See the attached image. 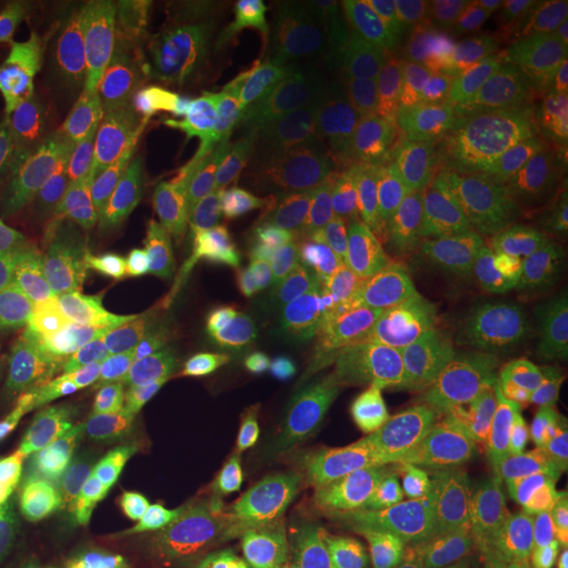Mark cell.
<instances>
[{
	"instance_id": "obj_1",
	"label": "cell",
	"mask_w": 568,
	"mask_h": 568,
	"mask_svg": "<svg viewBox=\"0 0 568 568\" xmlns=\"http://www.w3.org/2000/svg\"><path fill=\"white\" fill-rule=\"evenodd\" d=\"M424 72L419 44L349 51L304 72L284 95L295 159L335 171H365L400 138Z\"/></svg>"
},
{
	"instance_id": "obj_2",
	"label": "cell",
	"mask_w": 568,
	"mask_h": 568,
	"mask_svg": "<svg viewBox=\"0 0 568 568\" xmlns=\"http://www.w3.org/2000/svg\"><path fill=\"white\" fill-rule=\"evenodd\" d=\"M148 293L116 262L98 267L77 297L21 347L20 365L4 396V432L37 426L63 405L121 326L140 316Z\"/></svg>"
},
{
	"instance_id": "obj_3",
	"label": "cell",
	"mask_w": 568,
	"mask_h": 568,
	"mask_svg": "<svg viewBox=\"0 0 568 568\" xmlns=\"http://www.w3.org/2000/svg\"><path fill=\"white\" fill-rule=\"evenodd\" d=\"M232 16L222 0H185L161 16L173 154L164 180H194L232 91Z\"/></svg>"
},
{
	"instance_id": "obj_4",
	"label": "cell",
	"mask_w": 568,
	"mask_h": 568,
	"mask_svg": "<svg viewBox=\"0 0 568 568\" xmlns=\"http://www.w3.org/2000/svg\"><path fill=\"white\" fill-rule=\"evenodd\" d=\"M93 504L87 541L98 568H166L175 549L178 497L161 455L138 438L89 464Z\"/></svg>"
},
{
	"instance_id": "obj_5",
	"label": "cell",
	"mask_w": 568,
	"mask_h": 568,
	"mask_svg": "<svg viewBox=\"0 0 568 568\" xmlns=\"http://www.w3.org/2000/svg\"><path fill=\"white\" fill-rule=\"evenodd\" d=\"M89 95L79 70L63 63L47 84L23 82L13 119L0 129V185L9 201L11 234L68 183V159L87 129Z\"/></svg>"
},
{
	"instance_id": "obj_6",
	"label": "cell",
	"mask_w": 568,
	"mask_h": 568,
	"mask_svg": "<svg viewBox=\"0 0 568 568\" xmlns=\"http://www.w3.org/2000/svg\"><path fill=\"white\" fill-rule=\"evenodd\" d=\"M293 159L283 91L232 82L224 119L194 175L209 225L262 209L270 185Z\"/></svg>"
},
{
	"instance_id": "obj_7",
	"label": "cell",
	"mask_w": 568,
	"mask_h": 568,
	"mask_svg": "<svg viewBox=\"0 0 568 568\" xmlns=\"http://www.w3.org/2000/svg\"><path fill=\"white\" fill-rule=\"evenodd\" d=\"M297 243L270 222L264 206L209 225L192 265L183 347L192 354L248 305L272 295Z\"/></svg>"
},
{
	"instance_id": "obj_8",
	"label": "cell",
	"mask_w": 568,
	"mask_h": 568,
	"mask_svg": "<svg viewBox=\"0 0 568 568\" xmlns=\"http://www.w3.org/2000/svg\"><path fill=\"white\" fill-rule=\"evenodd\" d=\"M103 131L126 171L152 180L173 154V119L164 68L161 18L145 20L121 42L102 98Z\"/></svg>"
},
{
	"instance_id": "obj_9",
	"label": "cell",
	"mask_w": 568,
	"mask_h": 568,
	"mask_svg": "<svg viewBox=\"0 0 568 568\" xmlns=\"http://www.w3.org/2000/svg\"><path fill=\"white\" fill-rule=\"evenodd\" d=\"M16 236L26 288L20 347H26L98 272L93 270L95 224L81 196L68 185Z\"/></svg>"
},
{
	"instance_id": "obj_10",
	"label": "cell",
	"mask_w": 568,
	"mask_h": 568,
	"mask_svg": "<svg viewBox=\"0 0 568 568\" xmlns=\"http://www.w3.org/2000/svg\"><path fill=\"white\" fill-rule=\"evenodd\" d=\"M286 368L283 318L270 314L257 326L232 377L199 426L196 445L201 457L232 455L264 427L283 400Z\"/></svg>"
},
{
	"instance_id": "obj_11",
	"label": "cell",
	"mask_w": 568,
	"mask_h": 568,
	"mask_svg": "<svg viewBox=\"0 0 568 568\" xmlns=\"http://www.w3.org/2000/svg\"><path fill=\"white\" fill-rule=\"evenodd\" d=\"M405 518L471 537L480 532V508L453 453L429 450L387 474L384 509L361 537L349 568H368L387 532Z\"/></svg>"
},
{
	"instance_id": "obj_12",
	"label": "cell",
	"mask_w": 568,
	"mask_h": 568,
	"mask_svg": "<svg viewBox=\"0 0 568 568\" xmlns=\"http://www.w3.org/2000/svg\"><path fill=\"white\" fill-rule=\"evenodd\" d=\"M305 408L318 447L342 474L363 478L377 448L375 366L352 354L318 366L305 389Z\"/></svg>"
},
{
	"instance_id": "obj_13",
	"label": "cell",
	"mask_w": 568,
	"mask_h": 568,
	"mask_svg": "<svg viewBox=\"0 0 568 568\" xmlns=\"http://www.w3.org/2000/svg\"><path fill=\"white\" fill-rule=\"evenodd\" d=\"M436 199L438 185L408 183L400 194L382 201L366 239L328 241L331 251L365 262L375 278L389 274L400 278L398 297L379 325H394L410 316L406 304L426 265Z\"/></svg>"
},
{
	"instance_id": "obj_14",
	"label": "cell",
	"mask_w": 568,
	"mask_h": 568,
	"mask_svg": "<svg viewBox=\"0 0 568 568\" xmlns=\"http://www.w3.org/2000/svg\"><path fill=\"white\" fill-rule=\"evenodd\" d=\"M190 352L180 345L171 356L142 366L114 408L93 457L112 453L126 438H138L169 462H178L194 447L196 426L183 398V366Z\"/></svg>"
},
{
	"instance_id": "obj_15",
	"label": "cell",
	"mask_w": 568,
	"mask_h": 568,
	"mask_svg": "<svg viewBox=\"0 0 568 568\" xmlns=\"http://www.w3.org/2000/svg\"><path fill=\"white\" fill-rule=\"evenodd\" d=\"M459 291L457 278L440 284L410 316L394 325L377 323L354 345L352 352L375 363L377 434L387 413L429 382L434 342Z\"/></svg>"
},
{
	"instance_id": "obj_16",
	"label": "cell",
	"mask_w": 568,
	"mask_h": 568,
	"mask_svg": "<svg viewBox=\"0 0 568 568\" xmlns=\"http://www.w3.org/2000/svg\"><path fill=\"white\" fill-rule=\"evenodd\" d=\"M497 145L499 142L483 145L467 161L453 169L447 180L438 185V199L432 217V244L426 265L408 297V314L424 304L440 284L459 278L469 251L478 246L485 230L478 192Z\"/></svg>"
},
{
	"instance_id": "obj_17",
	"label": "cell",
	"mask_w": 568,
	"mask_h": 568,
	"mask_svg": "<svg viewBox=\"0 0 568 568\" xmlns=\"http://www.w3.org/2000/svg\"><path fill=\"white\" fill-rule=\"evenodd\" d=\"M209 222L194 180H164L142 224L114 260L148 291L196 257Z\"/></svg>"
},
{
	"instance_id": "obj_18",
	"label": "cell",
	"mask_w": 568,
	"mask_h": 568,
	"mask_svg": "<svg viewBox=\"0 0 568 568\" xmlns=\"http://www.w3.org/2000/svg\"><path fill=\"white\" fill-rule=\"evenodd\" d=\"M304 2L244 0L232 16V82L281 93L293 68Z\"/></svg>"
},
{
	"instance_id": "obj_19",
	"label": "cell",
	"mask_w": 568,
	"mask_h": 568,
	"mask_svg": "<svg viewBox=\"0 0 568 568\" xmlns=\"http://www.w3.org/2000/svg\"><path fill=\"white\" fill-rule=\"evenodd\" d=\"M384 199L365 194L316 171L284 173L270 185L265 215L284 236L302 239L316 224L344 225L349 232H368Z\"/></svg>"
},
{
	"instance_id": "obj_20",
	"label": "cell",
	"mask_w": 568,
	"mask_h": 568,
	"mask_svg": "<svg viewBox=\"0 0 568 568\" xmlns=\"http://www.w3.org/2000/svg\"><path fill=\"white\" fill-rule=\"evenodd\" d=\"M288 490L300 525V546L325 558H339L352 532L342 471L307 438L295 448Z\"/></svg>"
},
{
	"instance_id": "obj_21",
	"label": "cell",
	"mask_w": 568,
	"mask_h": 568,
	"mask_svg": "<svg viewBox=\"0 0 568 568\" xmlns=\"http://www.w3.org/2000/svg\"><path fill=\"white\" fill-rule=\"evenodd\" d=\"M568 156V129L539 121L511 126L499 140L478 192L483 222L525 199Z\"/></svg>"
},
{
	"instance_id": "obj_22",
	"label": "cell",
	"mask_w": 568,
	"mask_h": 568,
	"mask_svg": "<svg viewBox=\"0 0 568 568\" xmlns=\"http://www.w3.org/2000/svg\"><path fill=\"white\" fill-rule=\"evenodd\" d=\"M568 234V156L525 199L501 209L483 230L478 246L497 267Z\"/></svg>"
},
{
	"instance_id": "obj_23",
	"label": "cell",
	"mask_w": 568,
	"mask_h": 568,
	"mask_svg": "<svg viewBox=\"0 0 568 568\" xmlns=\"http://www.w3.org/2000/svg\"><path fill=\"white\" fill-rule=\"evenodd\" d=\"M535 16L525 0H478L469 16V41L448 58L432 84L434 98H445L490 55H509L537 68V47L530 37Z\"/></svg>"
},
{
	"instance_id": "obj_24",
	"label": "cell",
	"mask_w": 568,
	"mask_h": 568,
	"mask_svg": "<svg viewBox=\"0 0 568 568\" xmlns=\"http://www.w3.org/2000/svg\"><path fill=\"white\" fill-rule=\"evenodd\" d=\"M508 274L504 307L509 342L568 312V234L501 265Z\"/></svg>"
},
{
	"instance_id": "obj_25",
	"label": "cell",
	"mask_w": 568,
	"mask_h": 568,
	"mask_svg": "<svg viewBox=\"0 0 568 568\" xmlns=\"http://www.w3.org/2000/svg\"><path fill=\"white\" fill-rule=\"evenodd\" d=\"M506 300L508 274L501 267L459 291L436 335L429 379L447 382L455 371L474 363L476 354L504 316Z\"/></svg>"
},
{
	"instance_id": "obj_26",
	"label": "cell",
	"mask_w": 568,
	"mask_h": 568,
	"mask_svg": "<svg viewBox=\"0 0 568 568\" xmlns=\"http://www.w3.org/2000/svg\"><path fill=\"white\" fill-rule=\"evenodd\" d=\"M138 318L121 326L112 344L102 356L87 368L79 384L70 392L63 405L68 406V424L79 438H98L108 426L114 408L133 384L140 365L133 347Z\"/></svg>"
},
{
	"instance_id": "obj_27",
	"label": "cell",
	"mask_w": 568,
	"mask_h": 568,
	"mask_svg": "<svg viewBox=\"0 0 568 568\" xmlns=\"http://www.w3.org/2000/svg\"><path fill=\"white\" fill-rule=\"evenodd\" d=\"M551 406V396H518L493 379L480 375H462L443 382L440 415L448 434L466 440L509 419L544 417Z\"/></svg>"
},
{
	"instance_id": "obj_28",
	"label": "cell",
	"mask_w": 568,
	"mask_h": 568,
	"mask_svg": "<svg viewBox=\"0 0 568 568\" xmlns=\"http://www.w3.org/2000/svg\"><path fill=\"white\" fill-rule=\"evenodd\" d=\"M270 302L272 295L260 297L236 321L209 337L187 356L183 366V398L196 432L211 406L215 405L217 396L222 394L227 379L232 377L239 361L243 358L244 349L253 339L257 326L262 325Z\"/></svg>"
},
{
	"instance_id": "obj_29",
	"label": "cell",
	"mask_w": 568,
	"mask_h": 568,
	"mask_svg": "<svg viewBox=\"0 0 568 568\" xmlns=\"http://www.w3.org/2000/svg\"><path fill=\"white\" fill-rule=\"evenodd\" d=\"M440 389L443 382L429 379L387 413L375 448L379 453V471L384 478L392 469L427 455L440 438L445 427L440 415Z\"/></svg>"
},
{
	"instance_id": "obj_30",
	"label": "cell",
	"mask_w": 568,
	"mask_h": 568,
	"mask_svg": "<svg viewBox=\"0 0 568 568\" xmlns=\"http://www.w3.org/2000/svg\"><path fill=\"white\" fill-rule=\"evenodd\" d=\"M194 260L196 257H190L166 281L148 293L133 333L140 368L163 361L182 345Z\"/></svg>"
},
{
	"instance_id": "obj_31",
	"label": "cell",
	"mask_w": 568,
	"mask_h": 568,
	"mask_svg": "<svg viewBox=\"0 0 568 568\" xmlns=\"http://www.w3.org/2000/svg\"><path fill=\"white\" fill-rule=\"evenodd\" d=\"M26 565L30 568H98L87 541V511L63 490L34 528Z\"/></svg>"
},
{
	"instance_id": "obj_32",
	"label": "cell",
	"mask_w": 568,
	"mask_h": 568,
	"mask_svg": "<svg viewBox=\"0 0 568 568\" xmlns=\"http://www.w3.org/2000/svg\"><path fill=\"white\" fill-rule=\"evenodd\" d=\"M509 363L518 379L548 386L549 396L568 392V312L509 342Z\"/></svg>"
},
{
	"instance_id": "obj_33",
	"label": "cell",
	"mask_w": 568,
	"mask_h": 568,
	"mask_svg": "<svg viewBox=\"0 0 568 568\" xmlns=\"http://www.w3.org/2000/svg\"><path fill=\"white\" fill-rule=\"evenodd\" d=\"M58 9L44 2H26L0 23V87L20 84L37 51L58 28Z\"/></svg>"
},
{
	"instance_id": "obj_34",
	"label": "cell",
	"mask_w": 568,
	"mask_h": 568,
	"mask_svg": "<svg viewBox=\"0 0 568 568\" xmlns=\"http://www.w3.org/2000/svg\"><path fill=\"white\" fill-rule=\"evenodd\" d=\"M178 539H187L230 560H243L251 551V518L239 509L206 508L190 511L178 501L171 511Z\"/></svg>"
},
{
	"instance_id": "obj_35",
	"label": "cell",
	"mask_w": 568,
	"mask_h": 568,
	"mask_svg": "<svg viewBox=\"0 0 568 568\" xmlns=\"http://www.w3.org/2000/svg\"><path fill=\"white\" fill-rule=\"evenodd\" d=\"M26 316V288L21 276L20 244L11 234L0 244V365L21 345Z\"/></svg>"
},
{
	"instance_id": "obj_36",
	"label": "cell",
	"mask_w": 568,
	"mask_h": 568,
	"mask_svg": "<svg viewBox=\"0 0 568 568\" xmlns=\"http://www.w3.org/2000/svg\"><path fill=\"white\" fill-rule=\"evenodd\" d=\"M60 487L44 467L0 440V508L37 501Z\"/></svg>"
},
{
	"instance_id": "obj_37",
	"label": "cell",
	"mask_w": 568,
	"mask_h": 568,
	"mask_svg": "<svg viewBox=\"0 0 568 568\" xmlns=\"http://www.w3.org/2000/svg\"><path fill=\"white\" fill-rule=\"evenodd\" d=\"M509 485L525 488L535 497L551 501L568 490V459L539 448H520L508 464Z\"/></svg>"
},
{
	"instance_id": "obj_38",
	"label": "cell",
	"mask_w": 568,
	"mask_h": 568,
	"mask_svg": "<svg viewBox=\"0 0 568 568\" xmlns=\"http://www.w3.org/2000/svg\"><path fill=\"white\" fill-rule=\"evenodd\" d=\"M65 488L60 487L51 495L30 504L0 508V568H21L26 565L28 544L39 527L51 504Z\"/></svg>"
},
{
	"instance_id": "obj_39",
	"label": "cell",
	"mask_w": 568,
	"mask_h": 568,
	"mask_svg": "<svg viewBox=\"0 0 568 568\" xmlns=\"http://www.w3.org/2000/svg\"><path fill=\"white\" fill-rule=\"evenodd\" d=\"M253 551L281 554L300 546V525L295 508L283 497H267L251 520Z\"/></svg>"
},
{
	"instance_id": "obj_40",
	"label": "cell",
	"mask_w": 568,
	"mask_h": 568,
	"mask_svg": "<svg viewBox=\"0 0 568 568\" xmlns=\"http://www.w3.org/2000/svg\"><path fill=\"white\" fill-rule=\"evenodd\" d=\"M546 114L541 121L568 129V4L556 11L549 41Z\"/></svg>"
},
{
	"instance_id": "obj_41",
	"label": "cell",
	"mask_w": 568,
	"mask_h": 568,
	"mask_svg": "<svg viewBox=\"0 0 568 568\" xmlns=\"http://www.w3.org/2000/svg\"><path fill=\"white\" fill-rule=\"evenodd\" d=\"M497 541L508 556L509 567H546V546H544L541 528L537 523L504 520L499 528V535H497Z\"/></svg>"
},
{
	"instance_id": "obj_42",
	"label": "cell",
	"mask_w": 568,
	"mask_h": 568,
	"mask_svg": "<svg viewBox=\"0 0 568 568\" xmlns=\"http://www.w3.org/2000/svg\"><path fill=\"white\" fill-rule=\"evenodd\" d=\"M523 448H539L568 459V392L551 396L548 413L530 422L523 434Z\"/></svg>"
},
{
	"instance_id": "obj_43",
	"label": "cell",
	"mask_w": 568,
	"mask_h": 568,
	"mask_svg": "<svg viewBox=\"0 0 568 568\" xmlns=\"http://www.w3.org/2000/svg\"><path fill=\"white\" fill-rule=\"evenodd\" d=\"M539 528L546 546V568L560 567L568 558V490L549 501Z\"/></svg>"
},
{
	"instance_id": "obj_44",
	"label": "cell",
	"mask_w": 568,
	"mask_h": 568,
	"mask_svg": "<svg viewBox=\"0 0 568 568\" xmlns=\"http://www.w3.org/2000/svg\"><path fill=\"white\" fill-rule=\"evenodd\" d=\"M471 562H474V568H511L509 567L508 556H506L504 548L499 546L497 537L474 541Z\"/></svg>"
},
{
	"instance_id": "obj_45",
	"label": "cell",
	"mask_w": 568,
	"mask_h": 568,
	"mask_svg": "<svg viewBox=\"0 0 568 568\" xmlns=\"http://www.w3.org/2000/svg\"><path fill=\"white\" fill-rule=\"evenodd\" d=\"M556 568H568V558H567V560H565V562H562V565H560V567H556Z\"/></svg>"
},
{
	"instance_id": "obj_46",
	"label": "cell",
	"mask_w": 568,
	"mask_h": 568,
	"mask_svg": "<svg viewBox=\"0 0 568 568\" xmlns=\"http://www.w3.org/2000/svg\"><path fill=\"white\" fill-rule=\"evenodd\" d=\"M21 568H30V567H28V565H23V567H21Z\"/></svg>"
}]
</instances>
